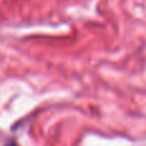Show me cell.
<instances>
[{"label": "cell", "instance_id": "6da1fadb", "mask_svg": "<svg viewBox=\"0 0 146 146\" xmlns=\"http://www.w3.org/2000/svg\"><path fill=\"white\" fill-rule=\"evenodd\" d=\"M5 146H19V145H18L15 141H9V142H7V144H5Z\"/></svg>", "mask_w": 146, "mask_h": 146}]
</instances>
